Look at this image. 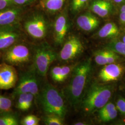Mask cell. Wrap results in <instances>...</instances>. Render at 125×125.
Returning <instances> with one entry per match:
<instances>
[{
	"label": "cell",
	"instance_id": "obj_23",
	"mask_svg": "<svg viewBox=\"0 0 125 125\" xmlns=\"http://www.w3.org/2000/svg\"><path fill=\"white\" fill-rule=\"evenodd\" d=\"M43 121L45 125H62L63 124L62 118L55 115H47L44 117Z\"/></svg>",
	"mask_w": 125,
	"mask_h": 125
},
{
	"label": "cell",
	"instance_id": "obj_34",
	"mask_svg": "<svg viewBox=\"0 0 125 125\" xmlns=\"http://www.w3.org/2000/svg\"><path fill=\"white\" fill-rule=\"evenodd\" d=\"M120 19L121 22L122 24H125V11L121 12L120 15Z\"/></svg>",
	"mask_w": 125,
	"mask_h": 125
},
{
	"label": "cell",
	"instance_id": "obj_29",
	"mask_svg": "<svg viewBox=\"0 0 125 125\" xmlns=\"http://www.w3.org/2000/svg\"><path fill=\"white\" fill-rule=\"evenodd\" d=\"M106 51L107 64L115 63L119 59V56L115 52L110 50L106 49Z\"/></svg>",
	"mask_w": 125,
	"mask_h": 125
},
{
	"label": "cell",
	"instance_id": "obj_38",
	"mask_svg": "<svg viewBox=\"0 0 125 125\" xmlns=\"http://www.w3.org/2000/svg\"><path fill=\"white\" fill-rule=\"evenodd\" d=\"M122 41L125 43V35L124 36H123V37L122 38Z\"/></svg>",
	"mask_w": 125,
	"mask_h": 125
},
{
	"label": "cell",
	"instance_id": "obj_35",
	"mask_svg": "<svg viewBox=\"0 0 125 125\" xmlns=\"http://www.w3.org/2000/svg\"><path fill=\"white\" fill-rule=\"evenodd\" d=\"M75 125H86V123H84L83 122H77L75 124H74Z\"/></svg>",
	"mask_w": 125,
	"mask_h": 125
},
{
	"label": "cell",
	"instance_id": "obj_9",
	"mask_svg": "<svg viewBox=\"0 0 125 125\" xmlns=\"http://www.w3.org/2000/svg\"><path fill=\"white\" fill-rule=\"evenodd\" d=\"M18 80L17 71L13 66L6 62L0 64V90H8L15 87Z\"/></svg>",
	"mask_w": 125,
	"mask_h": 125
},
{
	"label": "cell",
	"instance_id": "obj_26",
	"mask_svg": "<svg viewBox=\"0 0 125 125\" xmlns=\"http://www.w3.org/2000/svg\"><path fill=\"white\" fill-rule=\"evenodd\" d=\"M62 66H55L51 70V76L55 82H60V79L61 74Z\"/></svg>",
	"mask_w": 125,
	"mask_h": 125
},
{
	"label": "cell",
	"instance_id": "obj_10",
	"mask_svg": "<svg viewBox=\"0 0 125 125\" xmlns=\"http://www.w3.org/2000/svg\"><path fill=\"white\" fill-rule=\"evenodd\" d=\"M20 38L21 33L14 26L0 27V51L16 44Z\"/></svg>",
	"mask_w": 125,
	"mask_h": 125
},
{
	"label": "cell",
	"instance_id": "obj_32",
	"mask_svg": "<svg viewBox=\"0 0 125 125\" xmlns=\"http://www.w3.org/2000/svg\"><path fill=\"white\" fill-rule=\"evenodd\" d=\"M12 4L13 0H0V10H4Z\"/></svg>",
	"mask_w": 125,
	"mask_h": 125
},
{
	"label": "cell",
	"instance_id": "obj_33",
	"mask_svg": "<svg viewBox=\"0 0 125 125\" xmlns=\"http://www.w3.org/2000/svg\"><path fill=\"white\" fill-rule=\"evenodd\" d=\"M34 0H13V3L18 5H24L28 4L32 2Z\"/></svg>",
	"mask_w": 125,
	"mask_h": 125
},
{
	"label": "cell",
	"instance_id": "obj_4",
	"mask_svg": "<svg viewBox=\"0 0 125 125\" xmlns=\"http://www.w3.org/2000/svg\"><path fill=\"white\" fill-rule=\"evenodd\" d=\"M56 58L57 54L50 46L46 44L41 45L35 50L33 70L40 76L44 77L50 65Z\"/></svg>",
	"mask_w": 125,
	"mask_h": 125
},
{
	"label": "cell",
	"instance_id": "obj_7",
	"mask_svg": "<svg viewBox=\"0 0 125 125\" xmlns=\"http://www.w3.org/2000/svg\"><path fill=\"white\" fill-rule=\"evenodd\" d=\"M83 50L80 40L76 36H71L63 45L59 53V58L64 62L70 61L81 53Z\"/></svg>",
	"mask_w": 125,
	"mask_h": 125
},
{
	"label": "cell",
	"instance_id": "obj_25",
	"mask_svg": "<svg viewBox=\"0 0 125 125\" xmlns=\"http://www.w3.org/2000/svg\"><path fill=\"white\" fill-rule=\"evenodd\" d=\"M76 67L75 65L62 66L61 68V74L60 79V82H62L65 80L70 73Z\"/></svg>",
	"mask_w": 125,
	"mask_h": 125
},
{
	"label": "cell",
	"instance_id": "obj_19",
	"mask_svg": "<svg viewBox=\"0 0 125 125\" xmlns=\"http://www.w3.org/2000/svg\"><path fill=\"white\" fill-rule=\"evenodd\" d=\"M65 0H44L43 5L47 10L51 12H56L61 9Z\"/></svg>",
	"mask_w": 125,
	"mask_h": 125
},
{
	"label": "cell",
	"instance_id": "obj_8",
	"mask_svg": "<svg viewBox=\"0 0 125 125\" xmlns=\"http://www.w3.org/2000/svg\"><path fill=\"white\" fill-rule=\"evenodd\" d=\"M24 27L28 34L36 39L45 38L47 32V24L44 18L40 15H36L28 20Z\"/></svg>",
	"mask_w": 125,
	"mask_h": 125
},
{
	"label": "cell",
	"instance_id": "obj_15",
	"mask_svg": "<svg viewBox=\"0 0 125 125\" xmlns=\"http://www.w3.org/2000/svg\"><path fill=\"white\" fill-rule=\"evenodd\" d=\"M34 95L31 93H22L17 96L16 107L22 111L28 110L31 107Z\"/></svg>",
	"mask_w": 125,
	"mask_h": 125
},
{
	"label": "cell",
	"instance_id": "obj_2",
	"mask_svg": "<svg viewBox=\"0 0 125 125\" xmlns=\"http://www.w3.org/2000/svg\"><path fill=\"white\" fill-rule=\"evenodd\" d=\"M40 101L43 110L47 115H55L63 118L66 108L61 94L53 86L47 83L43 86Z\"/></svg>",
	"mask_w": 125,
	"mask_h": 125
},
{
	"label": "cell",
	"instance_id": "obj_1",
	"mask_svg": "<svg viewBox=\"0 0 125 125\" xmlns=\"http://www.w3.org/2000/svg\"><path fill=\"white\" fill-rule=\"evenodd\" d=\"M91 69L92 61L89 58L77 65L73 70L67 95L71 105L74 107H77L81 102Z\"/></svg>",
	"mask_w": 125,
	"mask_h": 125
},
{
	"label": "cell",
	"instance_id": "obj_17",
	"mask_svg": "<svg viewBox=\"0 0 125 125\" xmlns=\"http://www.w3.org/2000/svg\"><path fill=\"white\" fill-rule=\"evenodd\" d=\"M119 33L118 27L115 23H107L99 31L98 35L101 38H106L115 37Z\"/></svg>",
	"mask_w": 125,
	"mask_h": 125
},
{
	"label": "cell",
	"instance_id": "obj_27",
	"mask_svg": "<svg viewBox=\"0 0 125 125\" xmlns=\"http://www.w3.org/2000/svg\"><path fill=\"white\" fill-rule=\"evenodd\" d=\"M116 109L115 104L112 103H107L103 107L100 109L99 111V116H102L108 113L111 112Z\"/></svg>",
	"mask_w": 125,
	"mask_h": 125
},
{
	"label": "cell",
	"instance_id": "obj_20",
	"mask_svg": "<svg viewBox=\"0 0 125 125\" xmlns=\"http://www.w3.org/2000/svg\"><path fill=\"white\" fill-rule=\"evenodd\" d=\"M106 49L125 56V43L123 41L113 40L108 44Z\"/></svg>",
	"mask_w": 125,
	"mask_h": 125
},
{
	"label": "cell",
	"instance_id": "obj_28",
	"mask_svg": "<svg viewBox=\"0 0 125 125\" xmlns=\"http://www.w3.org/2000/svg\"><path fill=\"white\" fill-rule=\"evenodd\" d=\"M117 115L118 111L117 109H115L111 112L108 113L102 116H99V117L100 120L103 122H108L115 119L117 116Z\"/></svg>",
	"mask_w": 125,
	"mask_h": 125
},
{
	"label": "cell",
	"instance_id": "obj_31",
	"mask_svg": "<svg viewBox=\"0 0 125 125\" xmlns=\"http://www.w3.org/2000/svg\"><path fill=\"white\" fill-rule=\"evenodd\" d=\"M89 0H73L72 9L74 10L80 9Z\"/></svg>",
	"mask_w": 125,
	"mask_h": 125
},
{
	"label": "cell",
	"instance_id": "obj_13",
	"mask_svg": "<svg viewBox=\"0 0 125 125\" xmlns=\"http://www.w3.org/2000/svg\"><path fill=\"white\" fill-rule=\"evenodd\" d=\"M20 10L17 9H5L0 12V27L14 26L20 17Z\"/></svg>",
	"mask_w": 125,
	"mask_h": 125
},
{
	"label": "cell",
	"instance_id": "obj_12",
	"mask_svg": "<svg viewBox=\"0 0 125 125\" xmlns=\"http://www.w3.org/2000/svg\"><path fill=\"white\" fill-rule=\"evenodd\" d=\"M68 29L67 18L64 15H59L54 23V40L58 44L62 43Z\"/></svg>",
	"mask_w": 125,
	"mask_h": 125
},
{
	"label": "cell",
	"instance_id": "obj_22",
	"mask_svg": "<svg viewBox=\"0 0 125 125\" xmlns=\"http://www.w3.org/2000/svg\"><path fill=\"white\" fill-rule=\"evenodd\" d=\"M94 60L96 63L100 65L107 64L106 49L100 50L94 52Z\"/></svg>",
	"mask_w": 125,
	"mask_h": 125
},
{
	"label": "cell",
	"instance_id": "obj_6",
	"mask_svg": "<svg viewBox=\"0 0 125 125\" xmlns=\"http://www.w3.org/2000/svg\"><path fill=\"white\" fill-rule=\"evenodd\" d=\"M2 58L5 62L13 66H18L30 61L31 52L27 45L16 43L5 50Z\"/></svg>",
	"mask_w": 125,
	"mask_h": 125
},
{
	"label": "cell",
	"instance_id": "obj_30",
	"mask_svg": "<svg viewBox=\"0 0 125 125\" xmlns=\"http://www.w3.org/2000/svg\"><path fill=\"white\" fill-rule=\"evenodd\" d=\"M116 108L121 114L125 116V99L120 97L116 102Z\"/></svg>",
	"mask_w": 125,
	"mask_h": 125
},
{
	"label": "cell",
	"instance_id": "obj_21",
	"mask_svg": "<svg viewBox=\"0 0 125 125\" xmlns=\"http://www.w3.org/2000/svg\"><path fill=\"white\" fill-rule=\"evenodd\" d=\"M12 107V100L8 97L0 95V113L11 111Z\"/></svg>",
	"mask_w": 125,
	"mask_h": 125
},
{
	"label": "cell",
	"instance_id": "obj_37",
	"mask_svg": "<svg viewBox=\"0 0 125 125\" xmlns=\"http://www.w3.org/2000/svg\"><path fill=\"white\" fill-rule=\"evenodd\" d=\"M114 0L116 3H120V2H123L124 1H125V0Z\"/></svg>",
	"mask_w": 125,
	"mask_h": 125
},
{
	"label": "cell",
	"instance_id": "obj_3",
	"mask_svg": "<svg viewBox=\"0 0 125 125\" xmlns=\"http://www.w3.org/2000/svg\"><path fill=\"white\" fill-rule=\"evenodd\" d=\"M111 85L94 84L88 90L83 103L84 111L88 114L100 109L107 104L113 94Z\"/></svg>",
	"mask_w": 125,
	"mask_h": 125
},
{
	"label": "cell",
	"instance_id": "obj_24",
	"mask_svg": "<svg viewBox=\"0 0 125 125\" xmlns=\"http://www.w3.org/2000/svg\"><path fill=\"white\" fill-rule=\"evenodd\" d=\"M40 119L33 115H29L24 117L21 121V124L22 125H38Z\"/></svg>",
	"mask_w": 125,
	"mask_h": 125
},
{
	"label": "cell",
	"instance_id": "obj_5",
	"mask_svg": "<svg viewBox=\"0 0 125 125\" xmlns=\"http://www.w3.org/2000/svg\"><path fill=\"white\" fill-rule=\"evenodd\" d=\"M35 71L31 70L21 73L12 93L13 97L22 93H31L35 97L39 95V85Z\"/></svg>",
	"mask_w": 125,
	"mask_h": 125
},
{
	"label": "cell",
	"instance_id": "obj_11",
	"mask_svg": "<svg viewBox=\"0 0 125 125\" xmlns=\"http://www.w3.org/2000/svg\"><path fill=\"white\" fill-rule=\"evenodd\" d=\"M125 67L120 63L107 64L100 71L99 77L104 82H109L118 80L125 71Z\"/></svg>",
	"mask_w": 125,
	"mask_h": 125
},
{
	"label": "cell",
	"instance_id": "obj_36",
	"mask_svg": "<svg viewBox=\"0 0 125 125\" xmlns=\"http://www.w3.org/2000/svg\"><path fill=\"white\" fill-rule=\"evenodd\" d=\"M121 12H125V5L122 6L121 8Z\"/></svg>",
	"mask_w": 125,
	"mask_h": 125
},
{
	"label": "cell",
	"instance_id": "obj_18",
	"mask_svg": "<svg viewBox=\"0 0 125 125\" xmlns=\"http://www.w3.org/2000/svg\"><path fill=\"white\" fill-rule=\"evenodd\" d=\"M19 120L17 117L9 112L0 114V125H18Z\"/></svg>",
	"mask_w": 125,
	"mask_h": 125
},
{
	"label": "cell",
	"instance_id": "obj_39",
	"mask_svg": "<svg viewBox=\"0 0 125 125\" xmlns=\"http://www.w3.org/2000/svg\"></svg>",
	"mask_w": 125,
	"mask_h": 125
},
{
	"label": "cell",
	"instance_id": "obj_14",
	"mask_svg": "<svg viewBox=\"0 0 125 125\" xmlns=\"http://www.w3.org/2000/svg\"><path fill=\"white\" fill-rule=\"evenodd\" d=\"M78 27L85 31H91L98 26V19L91 13H86L78 17L76 20Z\"/></svg>",
	"mask_w": 125,
	"mask_h": 125
},
{
	"label": "cell",
	"instance_id": "obj_16",
	"mask_svg": "<svg viewBox=\"0 0 125 125\" xmlns=\"http://www.w3.org/2000/svg\"><path fill=\"white\" fill-rule=\"evenodd\" d=\"M112 6L110 3L103 0H95L91 6L92 11L102 17L107 16L110 12Z\"/></svg>",
	"mask_w": 125,
	"mask_h": 125
}]
</instances>
